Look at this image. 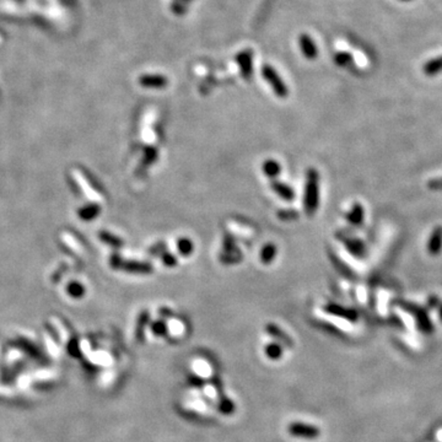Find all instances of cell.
Returning a JSON list of instances; mask_svg holds the SVG:
<instances>
[{"mask_svg":"<svg viewBox=\"0 0 442 442\" xmlns=\"http://www.w3.org/2000/svg\"><path fill=\"white\" fill-rule=\"evenodd\" d=\"M271 188L274 189V192H277L283 199H285V201L290 202L294 199V192H292L291 188L286 186V184L280 183V182H273V183H271Z\"/></svg>","mask_w":442,"mask_h":442,"instance_id":"2","label":"cell"},{"mask_svg":"<svg viewBox=\"0 0 442 442\" xmlns=\"http://www.w3.org/2000/svg\"><path fill=\"white\" fill-rule=\"evenodd\" d=\"M162 261L167 265V267H175L176 263H177V259H176V257L170 255V253H167V255L162 257Z\"/></svg>","mask_w":442,"mask_h":442,"instance_id":"8","label":"cell"},{"mask_svg":"<svg viewBox=\"0 0 442 442\" xmlns=\"http://www.w3.org/2000/svg\"><path fill=\"white\" fill-rule=\"evenodd\" d=\"M275 255H277V247L271 243L267 244V246L263 247L261 252L262 262L265 263V264H268V263H270L274 258H275Z\"/></svg>","mask_w":442,"mask_h":442,"instance_id":"5","label":"cell"},{"mask_svg":"<svg viewBox=\"0 0 442 442\" xmlns=\"http://www.w3.org/2000/svg\"><path fill=\"white\" fill-rule=\"evenodd\" d=\"M402 2H410V0H402Z\"/></svg>","mask_w":442,"mask_h":442,"instance_id":"10","label":"cell"},{"mask_svg":"<svg viewBox=\"0 0 442 442\" xmlns=\"http://www.w3.org/2000/svg\"><path fill=\"white\" fill-rule=\"evenodd\" d=\"M292 435L296 436H305V437H313V436L318 435V430L313 429L311 426H303V425H292L290 428Z\"/></svg>","mask_w":442,"mask_h":442,"instance_id":"3","label":"cell"},{"mask_svg":"<svg viewBox=\"0 0 442 442\" xmlns=\"http://www.w3.org/2000/svg\"><path fill=\"white\" fill-rule=\"evenodd\" d=\"M319 188H318V173L315 170L307 172L306 190H305V208L307 213H315L318 207Z\"/></svg>","mask_w":442,"mask_h":442,"instance_id":"1","label":"cell"},{"mask_svg":"<svg viewBox=\"0 0 442 442\" xmlns=\"http://www.w3.org/2000/svg\"><path fill=\"white\" fill-rule=\"evenodd\" d=\"M263 172L270 178L277 177V176L280 173V165L274 160L265 161V162L263 163Z\"/></svg>","mask_w":442,"mask_h":442,"instance_id":"4","label":"cell"},{"mask_svg":"<svg viewBox=\"0 0 442 442\" xmlns=\"http://www.w3.org/2000/svg\"><path fill=\"white\" fill-rule=\"evenodd\" d=\"M279 216L284 220H290V219H295V217H296V213H294V211H289V210L280 211Z\"/></svg>","mask_w":442,"mask_h":442,"instance_id":"9","label":"cell"},{"mask_svg":"<svg viewBox=\"0 0 442 442\" xmlns=\"http://www.w3.org/2000/svg\"><path fill=\"white\" fill-rule=\"evenodd\" d=\"M442 70V56L437 57V58L431 59V61L426 63L425 65V73L429 75L432 74H437L438 71Z\"/></svg>","mask_w":442,"mask_h":442,"instance_id":"6","label":"cell"},{"mask_svg":"<svg viewBox=\"0 0 442 442\" xmlns=\"http://www.w3.org/2000/svg\"><path fill=\"white\" fill-rule=\"evenodd\" d=\"M177 248L180 251L181 255L189 256L193 252V243L189 238H181L177 243Z\"/></svg>","mask_w":442,"mask_h":442,"instance_id":"7","label":"cell"}]
</instances>
